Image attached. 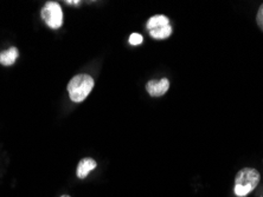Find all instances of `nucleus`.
Returning <instances> with one entry per match:
<instances>
[{
	"instance_id": "f257e3e1",
	"label": "nucleus",
	"mask_w": 263,
	"mask_h": 197,
	"mask_svg": "<svg viewBox=\"0 0 263 197\" xmlns=\"http://www.w3.org/2000/svg\"><path fill=\"white\" fill-rule=\"evenodd\" d=\"M261 175L256 169L245 168L239 170L235 177V188L234 191L236 196L246 197L251 191L255 190L257 184L260 183Z\"/></svg>"
},
{
	"instance_id": "f03ea898",
	"label": "nucleus",
	"mask_w": 263,
	"mask_h": 197,
	"mask_svg": "<svg viewBox=\"0 0 263 197\" xmlns=\"http://www.w3.org/2000/svg\"><path fill=\"white\" fill-rule=\"evenodd\" d=\"M94 78L91 76L81 73L72 77L68 84V92L70 99L75 103H81L88 97L92 89H94Z\"/></svg>"
},
{
	"instance_id": "7ed1b4c3",
	"label": "nucleus",
	"mask_w": 263,
	"mask_h": 197,
	"mask_svg": "<svg viewBox=\"0 0 263 197\" xmlns=\"http://www.w3.org/2000/svg\"><path fill=\"white\" fill-rule=\"evenodd\" d=\"M147 30H148L149 36L157 40L166 39L172 34V28L170 25L168 18L162 14L149 18L147 21Z\"/></svg>"
},
{
	"instance_id": "20e7f679",
	"label": "nucleus",
	"mask_w": 263,
	"mask_h": 197,
	"mask_svg": "<svg viewBox=\"0 0 263 197\" xmlns=\"http://www.w3.org/2000/svg\"><path fill=\"white\" fill-rule=\"evenodd\" d=\"M42 19L50 29L57 30L63 24V12L59 3L49 2L42 9Z\"/></svg>"
},
{
	"instance_id": "39448f33",
	"label": "nucleus",
	"mask_w": 263,
	"mask_h": 197,
	"mask_svg": "<svg viewBox=\"0 0 263 197\" xmlns=\"http://www.w3.org/2000/svg\"><path fill=\"white\" fill-rule=\"evenodd\" d=\"M170 89V80L167 78H161L158 80H149L146 84V90L152 97H161Z\"/></svg>"
},
{
	"instance_id": "423d86ee",
	"label": "nucleus",
	"mask_w": 263,
	"mask_h": 197,
	"mask_svg": "<svg viewBox=\"0 0 263 197\" xmlns=\"http://www.w3.org/2000/svg\"><path fill=\"white\" fill-rule=\"evenodd\" d=\"M96 162L92 160V158H83V160L80 161L79 165H77V170H76V175L79 179L84 180L86 177L89 175V172L92 171L96 168Z\"/></svg>"
},
{
	"instance_id": "0eeeda50",
	"label": "nucleus",
	"mask_w": 263,
	"mask_h": 197,
	"mask_svg": "<svg viewBox=\"0 0 263 197\" xmlns=\"http://www.w3.org/2000/svg\"><path fill=\"white\" fill-rule=\"evenodd\" d=\"M19 56L17 48H10L6 51L0 52V64L4 67H11L15 63L17 58Z\"/></svg>"
},
{
	"instance_id": "6e6552de",
	"label": "nucleus",
	"mask_w": 263,
	"mask_h": 197,
	"mask_svg": "<svg viewBox=\"0 0 263 197\" xmlns=\"http://www.w3.org/2000/svg\"><path fill=\"white\" fill-rule=\"evenodd\" d=\"M142 40H144V37H142L141 34H139V33H133L129 37L130 45H140Z\"/></svg>"
},
{
	"instance_id": "1a4fd4ad",
	"label": "nucleus",
	"mask_w": 263,
	"mask_h": 197,
	"mask_svg": "<svg viewBox=\"0 0 263 197\" xmlns=\"http://www.w3.org/2000/svg\"><path fill=\"white\" fill-rule=\"evenodd\" d=\"M256 23L260 28L263 31V4L260 6V9L257 11V15H256Z\"/></svg>"
},
{
	"instance_id": "9d476101",
	"label": "nucleus",
	"mask_w": 263,
	"mask_h": 197,
	"mask_svg": "<svg viewBox=\"0 0 263 197\" xmlns=\"http://www.w3.org/2000/svg\"><path fill=\"white\" fill-rule=\"evenodd\" d=\"M68 4H71V5H73V4H79V2H67Z\"/></svg>"
},
{
	"instance_id": "9b49d317",
	"label": "nucleus",
	"mask_w": 263,
	"mask_h": 197,
	"mask_svg": "<svg viewBox=\"0 0 263 197\" xmlns=\"http://www.w3.org/2000/svg\"><path fill=\"white\" fill-rule=\"evenodd\" d=\"M61 197H70V196H69V195H62Z\"/></svg>"
}]
</instances>
